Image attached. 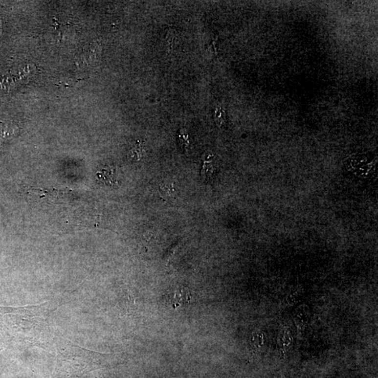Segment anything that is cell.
Here are the masks:
<instances>
[{
	"instance_id": "6",
	"label": "cell",
	"mask_w": 378,
	"mask_h": 378,
	"mask_svg": "<svg viewBox=\"0 0 378 378\" xmlns=\"http://www.w3.org/2000/svg\"><path fill=\"white\" fill-rule=\"evenodd\" d=\"M178 139H179L180 146L182 147V149H187L189 148L190 144L189 134H188L186 130H180L179 134H178Z\"/></svg>"
},
{
	"instance_id": "3",
	"label": "cell",
	"mask_w": 378,
	"mask_h": 378,
	"mask_svg": "<svg viewBox=\"0 0 378 378\" xmlns=\"http://www.w3.org/2000/svg\"><path fill=\"white\" fill-rule=\"evenodd\" d=\"M143 147L139 142H136L133 146L129 152V158L135 161H138L143 156Z\"/></svg>"
},
{
	"instance_id": "2",
	"label": "cell",
	"mask_w": 378,
	"mask_h": 378,
	"mask_svg": "<svg viewBox=\"0 0 378 378\" xmlns=\"http://www.w3.org/2000/svg\"><path fill=\"white\" fill-rule=\"evenodd\" d=\"M97 179L108 185L116 184V173L111 166H105L96 173Z\"/></svg>"
},
{
	"instance_id": "1",
	"label": "cell",
	"mask_w": 378,
	"mask_h": 378,
	"mask_svg": "<svg viewBox=\"0 0 378 378\" xmlns=\"http://www.w3.org/2000/svg\"><path fill=\"white\" fill-rule=\"evenodd\" d=\"M169 301L173 308H178L185 303H188L191 300L190 292L188 289H180L170 293L168 296Z\"/></svg>"
},
{
	"instance_id": "5",
	"label": "cell",
	"mask_w": 378,
	"mask_h": 378,
	"mask_svg": "<svg viewBox=\"0 0 378 378\" xmlns=\"http://www.w3.org/2000/svg\"><path fill=\"white\" fill-rule=\"evenodd\" d=\"M160 196L164 199L173 197L175 195V188L173 184L165 183V184H162L160 188Z\"/></svg>"
},
{
	"instance_id": "4",
	"label": "cell",
	"mask_w": 378,
	"mask_h": 378,
	"mask_svg": "<svg viewBox=\"0 0 378 378\" xmlns=\"http://www.w3.org/2000/svg\"><path fill=\"white\" fill-rule=\"evenodd\" d=\"M214 173H215V168L212 160H204L203 167L201 172L202 178L206 180L210 179L212 178Z\"/></svg>"
},
{
	"instance_id": "7",
	"label": "cell",
	"mask_w": 378,
	"mask_h": 378,
	"mask_svg": "<svg viewBox=\"0 0 378 378\" xmlns=\"http://www.w3.org/2000/svg\"><path fill=\"white\" fill-rule=\"evenodd\" d=\"M215 118L216 123L217 126H223L225 122V114L223 113V110L221 108H217L215 110Z\"/></svg>"
}]
</instances>
